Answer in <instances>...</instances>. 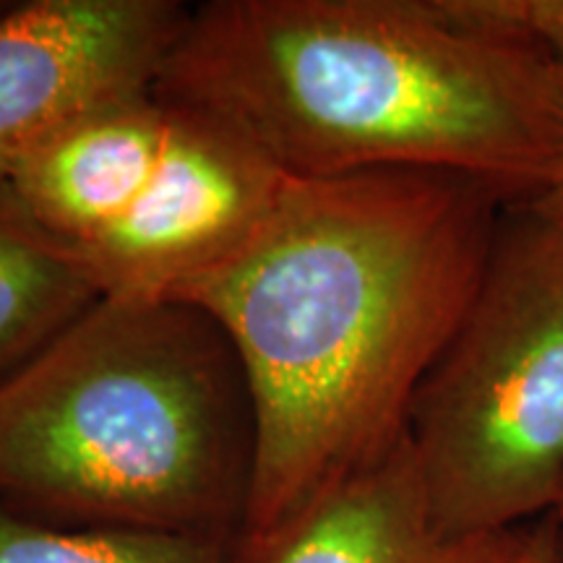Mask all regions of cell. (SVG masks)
I'll return each instance as SVG.
<instances>
[{"instance_id":"6da1fadb","label":"cell","mask_w":563,"mask_h":563,"mask_svg":"<svg viewBox=\"0 0 563 563\" xmlns=\"http://www.w3.org/2000/svg\"><path fill=\"white\" fill-rule=\"evenodd\" d=\"M506 201L428 170L290 178L180 300L228 332L256 410L238 540H262L389 452L481 282Z\"/></svg>"},{"instance_id":"30bf717a","label":"cell","mask_w":563,"mask_h":563,"mask_svg":"<svg viewBox=\"0 0 563 563\" xmlns=\"http://www.w3.org/2000/svg\"><path fill=\"white\" fill-rule=\"evenodd\" d=\"M0 563H232L228 538L199 532L55 527L0 506Z\"/></svg>"},{"instance_id":"9c48e42d","label":"cell","mask_w":563,"mask_h":563,"mask_svg":"<svg viewBox=\"0 0 563 563\" xmlns=\"http://www.w3.org/2000/svg\"><path fill=\"white\" fill-rule=\"evenodd\" d=\"M97 300L100 292L0 186V389Z\"/></svg>"},{"instance_id":"ba28073f","label":"cell","mask_w":563,"mask_h":563,"mask_svg":"<svg viewBox=\"0 0 563 563\" xmlns=\"http://www.w3.org/2000/svg\"><path fill=\"white\" fill-rule=\"evenodd\" d=\"M173 118V102L154 89L115 102L55 136L0 186L68 258L133 207L165 154Z\"/></svg>"},{"instance_id":"5bb4252c","label":"cell","mask_w":563,"mask_h":563,"mask_svg":"<svg viewBox=\"0 0 563 563\" xmlns=\"http://www.w3.org/2000/svg\"><path fill=\"white\" fill-rule=\"evenodd\" d=\"M553 519H555V525H559V527H561V530H563V498H561L559 509H555V514H553Z\"/></svg>"},{"instance_id":"277c9868","label":"cell","mask_w":563,"mask_h":563,"mask_svg":"<svg viewBox=\"0 0 563 563\" xmlns=\"http://www.w3.org/2000/svg\"><path fill=\"white\" fill-rule=\"evenodd\" d=\"M410 433L433 522L519 530L563 498V224L506 207L481 282L415 394Z\"/></svg>"},{"instance_id":"8992f818","label":"cell","mask_w":563,"mask_h":563,"mask_svg":"<svg viewBox=\"0 0 563 563\" xmlns=\"http://www.w3.org/2000/svg\"><path fill=\"white\" fill-rule=\"evenodd\" d=\"M191 19L178 0L0 9V183L63 131L152 91Z\"/></svg>"},{"instance_id":"5b68a950","label":"cell","mask_w":563,"mask_h":563,"mask_svg":"<svg viewBox=\"0 0 563 563\" xmlns=\"http://www.w3.org/2000/svg\"><path fill=\"white\" fill-rule=\"evenodd\" d=\"M173 108L170 139L144 191L68 256L100 298H180L251 241L290 180L224 118Z\"/></svg>"},{"instance_id":"2e32d148","label":"cell","mask_w":563,"mask_h":563,"mask_svg":"<svg viewBox=\"0 0 563 563\" xmlns=\"http://www.w3.org/2000/svg\"><path fill=\"white\" fill-rule=\"evenodd\" d=\"M3 5H5V3H0V9H3Z\"/></svg>"},{"instance_id":"8fae6325","label":"cell","mask_w":563,"mask_h":563,"mask_svg":"<svg viewBox=\"0 0 563 563\" xmlns=\"http://www.w3.org/2000/svg\"><path fill=\"white\" fill-rule=\"evenodd\" d=\"M452 24L530 47L563 66V0H431Z\"/></svg>"},{"instance_id":"4fadbf2b","label":"cell","mask_w":563,"mask_h":563,"mask_svg":"<svg viewBox=\"0 0 563 563\" xmlns=\"http://www.w3.org/2000/svg\"><path fill=\"white\" fill-rule=\"evenodd\" d=\"M534 563H559V527H555V534L548 540V545L543 548V553L538 555Z\"/></svg>"},{"instance_id":"3957f363","label":"cell","mask_w":563,"mask_h":563,"mask_svg":"<svg viewBox=\"0 0 563 563\" xmlns=\"http://www.w3.org/2000/svg\"><path fill=\"white\" fill-rule=\"evenodd\" d=\"M253 460L241 357L180 298H100L0 389V506L45 525L241 534Z\"/></svg>"},{"instance_id":"9a60e30c","label":"cell","mask_w":563,"mask_h":563,"mask_svg":"<svg viewBox=\"0 0 563 563\" xmlns=\"http://www.w3.org/2000/svg\"><path fill=\"white\" fill-rule=\"evenodd\" d=\"M559 563H563V530L559 527Z\"/></svg>"},{"instance_id":"52a82bcc","label":"cell","mask_w":563,"mask_h":563,"mask_svg":"<svg viewBox=\"0 0 563 563\" xmlns=\"http://www.w3.org/2000/svg\"><path fill=\"white\" fill-rule=\"evenodd\" d=\"M555 519L452 538L433 522L410 433L321 493L262 540H238L235 563H534Z\"/></svg>"},{"instance_id":"7c38bea8","label":"cell","mask_w":563,"mask_h":563,"mask_svg":"<svg viewBox=\"0 0 563 563\" xmlns=\"http://www.w3.org/2000/svg\"><path fill=\"white\" fill-rule=\"evenodd\" d=\"M559 84H561V104H563V66H559ZM527 207L540 211V214L548 217V220L563 224V157L551 186L545 188L543 196H538L532 203H527Z\"/></svg>"},{"instance_id":"7a4b0ae2","label":"cell","mask_w":563,"mask_h":563,"mask_svg":"<svg viewBox=\"0 0 563 563\" xmlns=\"http://www.w3.org/2000/svg\"><path fill=\"white\" fill-rule=\"evenodd\" d=\"M154 91L224 118L290 178L449 173L522 207L563 157L559 66L431 0H209Z\"/></svg>"}]
</instances>
